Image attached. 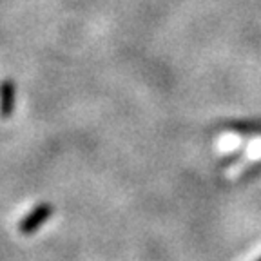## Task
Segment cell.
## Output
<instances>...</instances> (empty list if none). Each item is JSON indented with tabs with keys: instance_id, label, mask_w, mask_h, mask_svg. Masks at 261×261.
Instances as JSON below:
<instances>
[{
	"instance_id": "277c9868",
	"label": "cell",
	"mask_w": 261,
	"mask_h": 261,
	"mask_svg": "<svg viewBox=\"0 0 261 261\" xmlns=\"http://www.w3.org/2000/svg\"><path fill=\"white\" fill-rule=\"evenodd\" d=\"M243 154H245L243 151L230 152V154H227V156H223V158H221L220 165H221V167H228V165H232V163H236L240 158H243Z\"/></svg>"
},
{
	"instance_id": "6da1fadb",
	"label": "cell",
	"mask_w": 261,
	"mask_h": 261,
	"mask_svg": "<svg viewBox=\"0 0 261 261\" xmlns=\"http://www.w3.org/2000/svg\"><path fill=\"white\" fill-rule=\"evenodd\" d=\"M53 212H55V207L49 203V201H40L37 207L31 208V211L20 220V223H18V232H20L22 236H33L42 225L47 223L49 218L53 216Z\"/></svg>"
},
{
	"instance_id": "3957f363",
	"label": "cell",
	"mask_w": 261,
	"mask_h": 261,
	"mask_svg": "<svg viewBox=\"0 0 261 261\" xmlns=\"http://www.w3.org/2000/svg\"><path fill=\"white\" fill-rule=\"evenodd\" d=\"M225 129L230 133H236L241 136H261V122H254V120H238V122H228L225 123Z\"/></svg>"
},
{
	"instance_id": "7a4b0ae2",
	"label": "cell",
	"mask_w": 261,
	"mask_h": 261,
	"mask_svg": "<svg viewBox=\"0 0 261 261\" xmlns=\"http://www.w3.org/2000/svg\"><path fill=\"white\" fill-rule=\"evenodd\" d=\"M16 109V84L9 78L0 82V118L9 120Z\"/></svg>"
},
{
	"instance_id": "5b68a950",
	"label": "cell",
	"mask_w": 261,
	"mask_h": 261,
	"mask_svg": "<svg viewBox=\"0 0 261 261\" xmlns=\"http://www.w3.org/2000/svg\"><path fill=\"white\" fill-rule=\"evenodd\" d=\"M256 261H261V257H259V259H256Z\"/></svg>"
}]
</instances>
